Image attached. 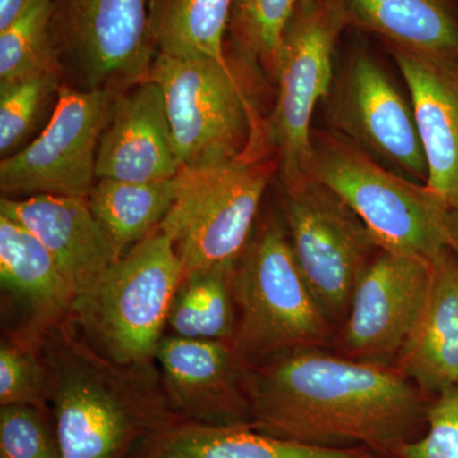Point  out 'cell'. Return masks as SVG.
I'll use <instances>...</instances> for the list:
<instances>
[{
    "label": "cell",
    "instance_id": "cell-1",
    "mask_svg": "<svg viewBox=\"0 0 458 458\" xmlns=\"http://www.w3.org/2000/svg\"><path fill=\"white\" fill-rule=\"evenodd\" d=\"M252 428L319 447L367 445L394 454L426 418L399 369L310 349L247 369Z\"/></svg>",
    "mask_w": 458,
    "mask_h": 458
},
{
    "label": "cell",
    "instance_id": "cell-2",
    "mask_svg": "<svg viewBox=\"0 0 458 458\" xmlns=\"http://www.w3.org/2000/svg\"><path fill=\"white\" fill-rule=\"evenodd\" d=\"M47 373V405L62 458H128L171 414L153 366L107 360L72 319L38 337Z\"/></svg>",
    "mask_w": 458,
    "mask_h": 458
},
{
    "label": "cell",
    "instance_id": "cell-3",
    "mask_svg": "<svg viewBox=\"0 0 458 458\" xmlns=\"http://www.w3.org/2000/svg\"><path fill=\"white\" fill-rule=\"evenodd\" d=\"M182 274L171 238L157 228L75 298L72 322L107 360L153 366Z\"/></svg>",
    "mask_w": 458,
    "mask_h": 458
},
{
    "label": "cell",
    "instance_id": "cell-4",
    "mask_svg": "<svg viewBox=\"0 0 458 458\" xmlns=\"http://www.w3.org/2000/svg\"><path fill=\"white\" fill-rule=\"evenodd\" d=\"M241 65L229 59L157 54L149 80L164 93L181 167L261 158L267 131L259 120L246 75L238 71Z\"/></svg>",
    "mask_w": 458,
    "mask_h": 458
},
{
    "label": "cell",
    "instance_id": "cell-5",
    "mask_svg": "<svg viewBox=\"0 0 458 458\" xmlns=\"http://www.w3.org/2000/svg\"><path fill=\"white\" fill-rule=\"evenodd\" d=\"M310 176L335 192L390 254L436 261L450 249L451 209L427 185L386 171L360 148L312 140Z\"/></svg>",
    "mask_w": 458,
    "mask_h": 458
},
{
    "label": "cell",
    "instance_id": "cell-6",
    "mask_svg": "<svg viewBox=\"0 0 458 458\" xmlns=\"http://www.w3.org/2000/svg\"><path fill=\"white\" fill-rule=\"evenodd\" d=\"M233 346L249 366L325 342L327 318L302 276L291 241L267 222L234 267Z\"/></svg>",
    "mask_w": 458,
    "mask_h": 458
},
{
    "label": "cell",
    "instance_id": "cell-7",
    "mask_svg": "<svg viewBox=\"0 0 458 458\" xmlns=\"http://www.w3.org/2000/svg\"><path fill=\"white\" fill-rule=\"evenodd\" d=\"M174 180V204L158 228L171 238L183 274L236 267L251 241L269 181L267 165L241 157L181 167Z\"/></svg>",
    "mask_w": 458,
    "mask_h": 458
},
{
    "label": "cell",
    "instance_id": "cell-8",
    "mask_svg": "<svg viewBox=\"0 0 458 458\" xmlns=\"http://www.w3.org/2000/svg\"><path fill=\"white\" fill-rule=\"evenodd\" d=\"M345 22L336 0H303L283 32L273 71L278 96L267 137L285 189L310 177L312 114L330 90L334 49Z\"/></svg>",
    "mask_w": 458,
    "mask_h": 458
},
{
    "label": "cell",
    "instance_id": "cell-9",
    "mask_svg": "<svg viewBox=\"0 0 458 458\" xmlns=\"http://www.w3.org/2000/svg\"><path fill=\"white\" fill-rule=\"evenodd\" d=\"M152 0H51V38L81 89L114 92L149 78Z\"/></svg>",
    "mask_w": 458,
    "mask_h": 458
},
{
    "label": "cell",
    "instance_id": "cell-10",
    "mask_svg": "<svg viewBox=\"0 0 458 458\" xmlns=\"http://www.w3.org/2000/svg\"><path fill=\"white\" fill-rule=\"evenodd\" d=\"M284 214L289 241L327 318L351 309L352 293L369 267L375 238L335 192L310 176L285 189Z\"/></svg>",
    "mask_w": 458,
    "mask_h": 458
},
{
    "label": "cell",
    "instance_id": "cell-11",
    "mask_svg": "<svg viewBox=\"0 0 458 458\" xmlns=\"http://www.w3.org/2000/svg\"><path fill=\"white\" fill-rule=\"evenodd\" d=\"M117 93L62 84L56 106L41 134L0 164L3 197H89L98 181L99 140Z\"/></svg>",
    "mask_w": 458,
    "mask_h": 458
},
{
    "label": "cell",
    "instance_id": "cell-12",
    "mask_svg": "<svg viewBox=\"0 0 458 458\" xmlns=\"http://www.w3.org/2000/svg\"><path fill=\"white\" fill-rule=\"evenodd\" d=\"M157 364L176 420L221 427H251L247 369L233 344L164 336Z\"/></svg>",
    "mask_w": 458,
    "mask_h": 458
},
{
    "label": "cell",
    "instance_id": "cell-13",
    "mask_svg": "<svg viewBox=\"0 0 458 458\" xmlns=\"http://www.w3.org/2000/svg\"><path fill=\"white\" fill-rule=\"evenodd\" d=\"M432 264L382 251L355 286L344 330L346 352L381 364L399 355L429 293Z\"/></svg>",
    "mask_w": 458,
    "mask_h": 458
},
{
    "label": "cell",
    "instance_id": "cell-14",
    "mask_svg": "<svg viewBox=\"0 0 458 458\" xmlns=\"http://www.w3.org/2000/svg\"><path fill=\"white\" fill-rule=\"evenodd\" d=\"M335 120L349 137L427 180V159L414 113L381 66L366 54H358L346 69Z\"/></svg>",
    "mask_w": 458,
    "mask_h": 458
},
{
    "label": "cell",
    "instance_id": "cell-15",
    "mask_svg": "<svg viewBox=\"0 0 458 458\" xmlns=\"http://www.w3.org/2000/svg\"><path fill=\"white\" fill-rule=\"evenodd\" d=\"M180 168L158 84L148 78L117 93L98 143V180L157 182Z\"/></svg>",
    "mask_w": 458,
    "mask_h": 458
},
{
    "label": "cell",
    "instance_id": "cell-16",
    "mask_svg": "<svg viewBox=\"0 0 458 458\" xmlns=\"http://www.w3.org/2000/svg\"><path fill=\"white\" fill-rule=\"evenodd\" d=\"M0 214L29 229L47 247L75 298L120 258L93 216L87 197H2Z\"/></svg>",
    "mask_w": 458,
    "mask_h": 458
},
{
    "label": "cell",
    "instance_id": "cell-17",
    "mask_svg": "<svg viewBox=\"0 0 458 458\" xmlns=\"http://www.w3.org/2000/svg\"><path fill=\"white\" fill-rule=\"evenodd\" d=\"M411 96L428 188L458 212V63L394 50Z\"/></svg>",
    "mask_w": 458,
    "mask_h": 458
},
{
    "label": "cell",
    "instance_id": "cell-18",
    "mask_svg": "<svg viewBox=\"0 0 458 458\" xmlns=\"http://www.w3.org/2000/svg\"><path fill=\"white\" fill-rule=\"evenodd\" d=\"M0 283L3 294L26 315L20 335L38 339L68 321L74 293L53 256L29 229L0 214Z\"/></svg>",
    "mask_w": 458,
    "mask_h": 458
},
{
    "label": "cell",
    "instance_id": "cell-19",
    "mask_svg": "<svg viewBox=\"0 0 458 458\" xmlns=\"http://www.w3.org/2000/svg\"><path fill=\"white\" fill-rule=\"evenodd\" d=\"M396 369L428 394L458 384V260L451 250L432 262L427 302Z\"/></svg>",
    "mask_w": 458,
    "mask_h": 458
},
{
    "label": "cell",
    "instance_id": "cell-20",
    "mask_svg": "<svg viewBox=\"0 0 458 458\" xmlns=\"http://www.w3.org/2000/svg\"><path fill=\"white\" fill-rule=\"evenodd\" d=\"M128 458H373L355 448L303 445L251 427L172 420L148 436Z\"/></svg>",
    "mask_w": 458,
    "mask_h": 458
},
{
    "label": "cell",
    "instance_id": "cell-21",
    "mask_svg": "<svg viewBox=\"0 0 458 458\" xmlns=\"http://www.w3.org/2000/svg\"><path fill=\"white\" fill-rule=\"evenodd\" d=\"M345 21L393 42L394 49L458 63V18L450 0H336Z\"/></svg>",
    "mask_w": 458,
    "mask_h": 458
},
{
    "label": "cell",
    "instance_id": "cell-22",
    "mask_svg": "<svg viewBox=\"0 0 458 458\" xmlns=\"http://www.w3.org/2000/svg\"><path fill=\"white\" fill-rule=\"evenodd\" d=\"M87 199L93 216L122 256L153 233L170 212L174 180L125 182L101 179L96 181Z\"/></svg>",
    "mask_w": 458,
    "mask_h": 458
},
{
    "label": "cell",
    "instance_id": "cell-23",
    "mask_svg": "<svg viewBox=\"0 0 458 458\" xmlns=\"http://www.w3.org/2000/svg\"><path fill=\"white\" fill-rule=\"evenodd\" d=\"M234 267H210L183 274L168 311L171 335L233 344L237 324Z\"/></svg>",
    "mask_w": 458,
    "mask_h": 458
},
{
    "label": "cell",
    "instance_id": "cell-24",
    "mask_svg": "<svg viewBox=\"0 0 458 458\" xmlns=\"http://www.w3.org/2000/svg\"><path fill=\"white\" fill-rule=\"evenodd\" d=\"M234 0H152L150 32L157 54L227 62L225 36Z\"/></svg>",
    "mask_w": 458,
    "mask_h": 458
},
{
    "label": "cell",
    "instance_id": "cell-25",
    "mask_svg": "<svg viewBox=\"0 0 458 458\" xmlns=\"http://www.w3.org/2000/svg\"><path fill=\"white\" fill-rule=\"evenodd\" d=\"M51 0H32L4 30H0V84L38 77L62 81V63L51 38Z\"/></svg>",
    "mask_w": 458,
    "mask_h": 458
},
{
    "label": "cell",
    "instance_id": "cell-26",
    "mask_svg": "<svg viewBox=\"0 0 458 458\" xmlns=\"http://www.w3.org/2000/svg\"><path fill=\"white\" fill-rule=\"evenodd\" d=\"M303 0H234L228 30L238 59L249 66L259 63L273 73L283 32Z\"/></svg>",
    "mask_w": 458,
    "mask_h": 458
},
{
    "label": "cell",
    "instance_id": "cell-27",
    "mask_svg": "<svg viewBox=\"0 0 458 458\" xmlns=\"http://www.w3.org/2000/svg\"><path fill=\"white\" fill-rule=\"evenodd\" d=\"M30 405L47 410V373L38 340L25 335L0 345V406Z\"/></svg>",
    "mask_w": 458,
    "mask_h": 458
},
{
    "label": "cell",
    "instance_id": "cell-28",
    "mask_svg": "<svg viewBox=\"0 0 458 458\" xmlns=\"http://www.w3.org/2000/svg\"><path fill=\"white\" fill-rule=\"evenodd\" d=\"M62 82L54 77H38L0 84V152L9 155L35 126L42 108Z\"/></svg>",
    "mask_w": 458,
    "mask_h": 458
},
{
    "label": "cell",
    "instance_id": "cell-29",
    "mask_svg": "<svg viewBox=\"0 0 458 458\" xmlns=\"http://www.w3.org/2000/svg\"><path fill=\"white\" fill-rule=\"evenodd\" d=\"M0 458H62L47 410L0 406Z\"/></svg>",
    "mask_w": 458,
    "mask_h": 458
},
{
    "label": "cell",
    "instance_id": "cell-30",
    "mask_svg": "<svg viewBox=\"0 0 458 458\" xmlns=\"http://www.w3.org/2000/svg\"><path fill=\"white\" fill-rule=\"evenodd\" d=\"M426 436L403 443L396 458H458V384L442 394L427 408Z\"/></svg>",
    "mask_w": 458,
    "mask_h": 458
},
{
    "label": "cell",
    "instance_id": "cell-31",
    "mask_svg": "<svg viewBox=\"0 0 458 458\" xmlns=\"http://www.w3.org/2000/svg\"><path fill=\"white\" fill-rule=\"evenodd\" d=\"M32 0H0V30L11 25Z\"/></svg>",
    "mask_w": 458,
    "mask_h": 458
},
{
    "label": "cell",
    "instance_id": "cell-32",
    "mask_svg": "<svg viewBox=\"0 0 458 458\" xmlns=\"http://www.w3.org/2000/svg\"><path fill=\"white\" fill-rule=\"evenodd\" d=\"M450 249L458 260V212H451Z\"/></svg>",
    "mask_w": 458,
    "mask_h": 458
}]
</instances>
